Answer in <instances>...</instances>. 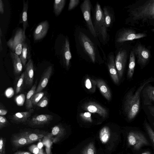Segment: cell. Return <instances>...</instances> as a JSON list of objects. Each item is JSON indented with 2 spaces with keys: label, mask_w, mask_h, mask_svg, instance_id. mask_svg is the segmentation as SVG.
Listing matches in <instances>:
<instances>
[{
  "label": "cell",
  "mask_w": 154,
  "mask_h": 154,
  "mask_svg": "<svg viewBox=\"0 0 154 154\" xmlns=\"http://www.w3.org/2000/svg\"><path fill=\"white\" fill-rule=\"evenodd\" d=\"M75 39L77 48L81 53V56L87 57L92 63H95L97 58L101 57L96 44L81 30L76 32Z\"/></svg>",
  "instance_id": "1"
},
{
  "label": "cell",
  "mask_w": 154,
  "mask_h": 154,
  "mask_svg": "<svg viewBox=\"0 0 154 154\" xmlns=\"http://www.w3.org/2000/svg\"><path fill=\"white\" fill-rule=\"evenodd\" d=\"M153 80L150 79L143 82L134 92L131 90L127 94L124 103V109L128 119H133L139 112L140 108V96L144 87L149 83Z\"/></svg>",
  "instance_id": "2"
},
{
  "label": "cell",
  "mask_w": 154,
  "mask_h": 154,
  "mask_svg": "<svg viewBox=\"0 0 154 154\" xmlns=\"http://www.w3.org/2000/svg\"><path fill=\"white\" fill-rule=\"evenodd\" d=\"M93 25L96 34L102 43L108 41V35L104 19L103 10L100 5L97 2L94 11Z\"/></svg>",
  "instance_id": "3"
},
{
  "label": "cell",
  "mask_w": 154,
  "mask_h": 154,
  "mask_svg": "<svg viewBox=\"0 0 154 154\" xmlns=\"http://www.w3.org/2000/svg\"><path fill=\"white\" fill-rule=\"evenodd\" d=\"M131 14L135 20H154V0L149 1L136 8L131 11Z\"/></svg>",
  "instance_id": "4"
},
{
  "label": "cell",
  "mask_w": 154,
  "mask_h": 154,
  "mask_svg": "<svg viewBox=\"0 0 154 154\" xmlns=\"http://www.w3.org/2000/svg\"><path fill=\"white\" fill-rule=\"evenodd\" d=\"M26 38L25 32L23 29L19 28L14 36L7 42V45L13 52L19 56L21 54Z\"/></svg>",
  "instance_id": "5"
},
{
  "label": "cell",
  "mask_w": 154,
  "mask_h": 154,
  "mask_svg": "<svg viewBox=\"0 0 154 154\" xmlns=\"http://www.w3.org/2000/svg\"><path fill=\"white\" fill-rule=\"evenodd\" d=\"M128 145L136 151L139 150L143 146L149 145L145 135L141 132L132 131L129 132L127 136Z\"/></svg>",
  "instance_id": "6"
},
{
  "label": "cell",
  "mask_w": 154,
  "mask_h": 154,
  "mask_svg": "<svg viewBox=\"0 0 154 154\" xmlns=\"http://www.w3.org/2000/svg\"><path fill=\"white\" fill-rule=\"evenodd\" d=\"M80 8L87 26L91 35L94 38L97 37L91 16V2L89 0H85L81 4Z\"/></svg>",
  "instance_id": "7"
},
{
  "label": "cell",
  "mask_w": 154,
  "mask_h": 154,
  "mask_svg": "<svg viewBox=\"0 0 154 154\" xmlns=\"http://www.w3.org/2000/svg\"><path fill=\"white\" fill-rule=\"evenodd\" d=\"M143 33H136L129 29H124L119 31L115 37V44H120L125 42L138 39L146 36Z\"/></svg>",
  "instance_id": "8"
},
{
  "label": "cell",
  "mask_w": 154,
  "mask_h": 154,
  "mask_svg": "<svg viewBox=\"0 0 154 154\" xmlns=\"http://www.w3.org/2000/svg\"><path fill=\"white\" fill-rule=\"evenodd\" d=\"M53 118V116L48 114L35 115L29 119L27 124L33 128L43 127L49 124Z\"/></svg>",
  "instance_id": "9"
},
{
  "label": "cell",
  "mask_w": 154,
  "mask_h": 154,
  "mask_svg": "<svg viewBox=\"0 0 154 154\" xmlns=\"http://www.w3.org/2000/svg\"><path fill=\"white\" fill-rule=\"evenodd\" d=\"M115 61L119 79L122 78L127 60V54L126 50L120 49L115 56Z\"/></svg>",
  "instance_id": "10"
},
{
  "label": "cell",
  "mask_w": 154,
  "mask_h": 154,
  "mask_svg": "<svg viewBox=\"0 0 154 154\" xmlns=\"http://www.w3.org/2000/svg\"><path fill=\"white\" fill-rule=\"evenodd\" d=\"M29 140L30 143L38 141L48 134L47 131L38 129L25 128L20 130V132Z\"/></svg>",
  "instance_id": "11"
},
{
  "label": "cell",
  "mask_w": 154,
  "mask_h": 154,
  "mask_svg": "<svg viewBox=\"0 0 154 154\" xmlns=\"http://www.w3.org/2000/svg\"><path fill=\"white\" fill-rule=\"evenodd\" d=\"M82 109L92 113H97L104 118L107 116L106 109L95 102L90 101L84 103L82 106Z\"/></svg>",
  "instance_id": "12"
},
{
  "label": "cell",
  "mask_w": 154,
  "mask_h": 154,
  "mask_svg": "<svg viewBox=\"0 0 154 154\" xmlns=\"http://www.w3.org/2000/svg\"><path fill=\"white\" fill-rule=\"evenodd\" d=\"M133 51L137 58L138 63L142 66L145 65L149 59V51L144 46L139 44Z\"/></svg>",
  "instance_id": "13"
},
{
  "label": "cell",
  "mask_w": 154,
  "mask_h": 154,
  "mask_svg": "<svg viewBox=\"0 0 154 154\" xmlns=\"http://www.w3.org/2000/svg\"><path fill=\"white\" fill-rule=\"evenodd\" d=\"M34 112V110L31 109L27 111L17 112L10 116L11 121L12 122L17 124H27Z\"/></svg>",
  "instance_id": "14"
},
{
  "label": "cell",
  "mask_w": 154,
  "mask_h": 154,
  "mask_svg": "<svg viewBox=\"0 0 154 154\" xmlns=\"http://www.w3.org/2000/svg\"><path fill=\"white\" fill-rule=\"evenodd\" d=\"M115 56L112 52H110L108 56L107 66L111 77L114 82L118 84L119 78L116 69L115 61Z\"/></svg>",
  "instance_id": "15"
},
{
  "label": "cell",
  "mask_w": 154,
  "mask_h": 154,
  "mask_svg": "<svg viewBox=\"0 0 154 154\" xmlns=\"http://www.w3.org/2000/svg\"><path fill=\"white\" fill-rule=\"evenodd\" d=\"M65 134V129L62 125L59 124L53 127L51 133H48L47 135L51 138L53 143H56L63 138Z\"/></svg>",
  "instance_id": "16"
},
{
  "label": "cell",
  "mask_w": 154,
  "mask_h": 154,
  "mask_svg": "<svg viewBox=\"0 0 154 154\" xmlns=\"http://www.w3.org/2000/svg\"><path fill=\"white\" fill-rule=\"evenodd\" d=\"M49 26V23L47 20L44 21L39 24L33 32L34 40L37 41L44 38L48 32Z\"/></svg>",
  "instance_id": "17"
},
{
  "label": "cell",
  "mask_w": 154,
  "mask_h": 154,
  "mask_svg": "<svg viewBox=\"0 0 154 154\" xmlns=\"http://www.w3.org/2000/svg\"><path fill=\"white\" fill-rule=\"evenodd\" d=\"M61 54L63 64L66 67L68 68L70 65L72 55L70 51L69 40L67 36L65 39L61 51Z\"/></svg>",
  "instance_id": "18"
},
{
  "label": "cell",
  "mask_w": 154,
  "mask_h": 154,
  "mask_svg": "<svg viewBox=\"0 0 154 154\" xmlns=\"http://www.w3.org/2000/svg\"><path fill=\"white\" fill-rule=\"evenodd\" d=\"M52 72L53 68L51 66H48L45 70L37 87L35 93L42 92L46 87Z\"/></svg>",
  "instance_id": "19"
},
{
  "label": "cell",
  "mask_w": 154,
  "mask_h": 154,
  "mask_svg": "<svg viewBox=\"0 0 154 154\" xmlns=\"http://www.w3.org/2000/svg\"><path fill=\"white\" fill-rule=\"evenodd\" d=\"M25 83L27 87H30L33 83L34 76V69L32 60L30 58L25 66L24 72Z\"/></svg>",
  "instance_id": "20"
},
{
  "label": "cell",
  "mask_w": 154,
  "mask_h": 154,
  "mask_svg": "<svg viewBox=\"0 0 154 154\" xmlns=\"http://www.w3.org/2000/svg\"><path fill=\"white\" fill-rule=\"evenodd\" d=\"M11 142L12 146L17 149L30 144L28 140L20 132L12 134Z\"/></svg>",
  "instance_id": "21"
},
{
  "label": "cell",
  "mask_w": 154,
  "mask_h": 154,
  "mask_svg": "<svg viewBox=\"0 0 154 154\" xmlns=\"http://www.w3.org/2000/svg\"><path fill=\"white\" fill-rule=\"evenodd\" d=\"M143 103L145 105H150L154 104V87L149 85L142 90Z\"/></svg>",
  "instance_id": "22"
},
{
  "label": "cell",
  "mask_w": 154,
  "mask_h": 154,
  "mask_svg": "<svg viewBox=\"0 0 154 154\" xmlns=\"http://www.w3.org/2000/svg\"><path fill=\"white\" fill-rule=\"evenodd\" d=\"M103 10L106 26L107 28H109L114 21V12L112 8L108 6H104Z\"/></svg>",
  "instance_id": "23"
},
{
  "label": "cell",
  "mask_w": 154,
  "mask_h": 154,
  "mask_svg": "<svg viewBox=\"0 0 154 154\" xmlns=\"http://www.w3.org/2000/svg\"><path fill=\"white\" fill-rule=\"evenodd\" d=\"M95 80L96 86L103 96L107 100H110L111 98L110 91L105 82L101 79Z\"/></svg>",
  "instance_id": "24"
},
{
  "label": "cell",
  "mask_w": 154,
  "mask_h": 154,
  "mask_svg": "<svg viewBox=\"0 0 154 154\" xmlns=\"http://www.w3.org/2000/svg\"><path fill=\"white\" fill-rule=\"evenodd\" d=\"M10 56L12 59L14 73L18 75L21 72L23 66L19 56L13 52H11Z\"/></svg>",
  "instance_id": "25"
},
{
  "label": "cell",
  "mask_w": 154,
  "mask_h": 154,
  "mask_svg": "<svg viewBox=\"0 0 154 154\" xmlns=\"http://www.w3.org/2000/svg\"><path fill=\"white\" fill-rule=\"evenodd\" d=\"M37 83V79L26 95L25 106L26 109L28 110L32 109L33 107L31 99L33 95L35 93Z\"/></svg>",
  "instance_id": "26"
},
{
  "label": "cell",
  "mask_w": 154,
  "mask_h": 154,
  "mask_svg": "<svg viewBox=\"0 0 154 154\" xmlns=\"http://www.w3.org/2000/svg\"><path fill=\"white\" fill-rule=\"evenodd\" d=\"M29 3L28 1L25 2L23 0V8L22 11V23H23V30L25 32V31L28 26L27 19V11L28 8Z\"/></svg>",
  "instance_id": "27"
},
{
  "label": "cell",
  "mask_w": 154,
  "mask_h": 154,
  "mask_svg": "<svg viewBox=\"0 0 154 154\" xmlns=\"http://www.w3.org/2000/svg\"><path fill=\"white\" fill-rule=\"evenodd\" d=\"M29 51V47L27 44L25 42L23 45L21 54L19 56L23 66H25L27 59L29 60L30 59Z\"/></svg>",
  "instance_id": "28"
},
{
  "label": "cell",
  "mask_w": 154,
  "mask_h": 154,
  "mask_svg": "<svg viewBox=\"0 0 154 154\" xmlns=\"http://www.w3.org/2000/svg\"><path fill=\"white\" fill-rule=\"evenodd\" d=\"M110 136V130L108 126H105L100 130L99 138L101 143L105 144L109 141Z\"/></svg>",
  "instance_id": "29"
},
{
  "label": "cell",
  "mask_w": 154,
  "mask_h": 154,
  "mask_svg": "<svg viewBox=\"0 0 154 154\" xmlns=\"http://www.w3.org/2000/svg\"><path fill=\"white\" fill-rule=\"evenodd\" d=\"M135 65V55L132 51H131L130 53L127 72V77L129 79H131L133 76Z\"/></svg>",
  "instance_id": "30"
},
{
  "label": "cell",
  "mask_w": 154,
  "mask_h": 154,
  "mask_svg": "<svg viewBox=\"0 0 154 154\" xmlns=\"http://www.w3.org/2000/svg\"><path fill=\"white\" fill-rule=\"evenodd\" d=\"M25 83V75L24 72L20 75L17 78L15 81V90L16 94L21 92L22 90Z\"/></svg>",
  "instance_id": "31"
},
{
  "label": "cell",
  "mask_w": 154,
  "mask_h": 154,
  "mask_svg": "<svg viewBox=\"0 0 154 154\" xmlns=\"http://www.w3.org/2000/svg\"><path fill=\"white\" fill-rule=\"evenodd\" d=\"M66 3V0H54V12L56 16H58L60 14Z\"/></svg>",
  "instance_id": "32"
},
{
  "label": "cell",
  "mask_w": 154,
  "mask_h": 154,
  "mask_svg": "<svg viewBox=\"0 0 154 154\" xmlns=\"http://www.w3.org/2000/svg\"><path fill=\"white\" fill-rule=\"evenodd\" d=\"M85 85L86 88L91 92H95L96 86L95 80L92 79L88 77L87 78L85 81Z\"/></svg>",
  "instance_id": "33"
},
{
  "label": "cell",
  "mask_w": 154,
  "mask_h": 154,
  "mask_svg": "<svg viewBox=\"0 0 154 154\" xmlns=\"http://www.w3.org/2000/svg\"><path fill=\"white\" fill-rule=\"evenodd\" d=\"M42 142L45 146L47 154H50L51 147L53 143L52 140L47 135L43 138Z\"/></svg>",
  "instance_id": "34"
},
{
  "label": "cell",
  "mask_w": 154,
  "mask_h": 154,
  "mask_svg": "<svg viewBox=\"0 0 154 154\" xmlns=\"http://www.w3.org/2000/svg\"><path fill=\"white\" fill-rule=\"evenodd\" d=\"M81 154H96L95 148L93 142L90 143L82 152Z\"/></svg>",
  "instance_id": "35"
},
{
  "label": "cell",
  "mask_w": 154,
  "mask_h": 154,
  "mask_svg": "<svg viewBox=\"0 0 154 154\" xmlns=\"http://www.w3.org/2000/svg\"><path fill=\"white\" fill-rule=\"evenodd\" d=\"M29 151L33 154H47L44 152L43 149L39 148L35 144H32L28 148Z\"/></svg>",
  "instance_id": "36"
},
{
  "label": "cell",
  "mask_w": 154,
  "mask_h": 154,
  "mask_svg": "<svg viewBox=\"0 0 154 154\" xmlns=\"http://www.w3.org/2000/svg\"><path fill=\"white\" fill-rule=\"evenodd\" d=\"M44 93L41 92L35 93L32 96L31 100L33 106L37 105L38 103L44 97Z\"/></svg>",
  "instance_id": "37"
},
{
  "label": "cell",
  "mask_w": 154,
  "mask_h": 154,
  "mask_svg": "<svg viewBox=\"0 0 154 154\" xmlns=\"http://www.w3.org/2000/svg\"><path fill=\"white\" fill-rule=\"evenodd\" d=\"M145 126L147 133L154 147V131L147 122L145 123Z\"/></svg>",
  "instance_id": "38"
},
{
  "label": "cell",
  "mask_w": 154,
  "mask_h": 154,
  "mask_svg": "<svg viewBox=\"0 0 154 154\" xmlns=\"http://www.w3.org/2000/svg\"><path fill=\"white\" fill-rule=\"evenodd\" d=\"M80 118L83 120L90 122H92L91 117V112H87L83 113H81L79 114Z\"/></svg>",
  "instance_id": "39"
},
{
  "label": "cell",
  "mask_w": 154,
  "mask_h": 154,
  "mask_svg": "<svg viewBox=\"0 0 154 154\" xmlns=\"http://www.w3.org/2000/svg\"><path fill=\"white\" fill-rule=\"evenodd\" d=\"M6 138L1 137L0 139V154H6Z\"/></svg>",
  "instance_id": "40"
},
{
  "label": "cell",
  "mask_w": 154,
  "mask_h": 154,
  "mask_svg": "<svg viewBox=\"0 0 154 154\" xmlns=\"http://www.w3.org/2000/svg\"><path fill=\"white\" fill-rule=\"evenodd\" d=\"M48 102V97L46 96H44L38 103L37 106L40 107H44L47 106Z\"/></svg>",
  "instance_id": "41"
},
{
  "label": "cell",
  "mask_w": 154,
  "mask_h": 154,
  "mask_svg": "<svg viewBox=\"0 0 154 154\" xmlns=\"http://www.w3.org/2000/svg\"><path fill=\"white\" fill-rule=\"evenodd\" d=\"M79 0H70L69 1L68 10L70 11L75 8L79 3Z\"/></svg>",
  "instance_id": "42"
},
{
  "label": "cell",
  "mask_w": 154,
  "mask_h": 154,
  "mask_svg": "<svg viewBox=\"0 0 154 154\" xmlns=\"http://www.w3.org/2000/svg\"><path fill=\"white\" fill-rule=\"evenodd\" d=\"M9 124L8 121L4 116H0V129L5 127Z\"/></svg>",
  "instance_id": "43"
},
{
  "label": "cell",
  "mask_w": 154,
  "mask_h": 154,
  "mask_svg": "<svg viewBox=\"0 0 154 154\" xmlns=\"http://www.w3.org/2000/svg\"><path fill=\"white\" fill-rule=\"evenodd\" d=\"M8 113V110L4 107L3 105L1 103L0 105V116H4Z\"/></svg>",
  "instance_id": "44"
},
{
  "label": "cell",
  "mask_w": 154,
  "mask_h": 154,
  "mask_svg": "<svg viewBox=\"0 0 154 154\" xmlns=\"http://www.w3.org/2000/svg\"><path fill=\"white\" fill-rule=\"evenodd\" d=\"M0 12L2 14L4 13V4L2 0H0Z\"/></svg>",
  "instance_id": "45"
},
{
  "label": "cell",
  "mask_w": 154,
  "mask_h": 154,
  "mask_svg": "<svg viewBox=\"0 0 154 154\" xmlns=\"http://www.w3.org/2000/svg\"><path fill=\"white\" fill-rule=\"evenodd\" d=\"M150 112L152 116H154V106H149L148 107Z\"/></svg>",
  "instance_id": "46"
},
{
  "label": "cell",
  "mask_w": 154,
  "mask_h": 154,
  "mask_svg": "<svg viewBox=\"0 0 154 154\" xmlns=\"http://www.w3.org/2000/svg\"><path fill=\"white\" fill-rule=\"evenodd\" d=\"M14 154H32L30 152L27 151H17L15 152Z\"/></svg>",
  "instance_id": "47"
},
{
  "label": "cell",
  "mask_w": 154,
  "mask_h": 154,
  "mask_svg": "<svg viewBox=\"0 0 154 154\" xmlns=\"http://www.w3.org/2000/svg\"><path fill=\"white\" fill-rule=\"evenodd\" d=\"M1 37H0V51L1 52L2 51V43L1 41Z\"/></svg>",
  "instance_id": "48"
},
{
  "label": "cell",
  "mask_w": 154,
  "mask_h": 154,
  "mask_svg": "<svg viewBox=\"0 0 154 154\" xmlns=\"http://www.w3.org/2000/svg\"><path fill=\"white\" fill-rule=\"evenodd\" d=\"M139 154H152L151 153V152L149 151H147L145 152Z\"/></svg>",
  "instance_id": "49"
},
{
  "label": "cell",
  "mask_w": 154,
  "mask_h": 154,
  "mask_svg": "<svg viewBox=\"0 0 154 154\" xmlns=\"http://www.w3.org/2000/svg\"><path fill=\"white\" fill-rule=\"evenodd\" d=\"M2 36V32L1 30V29L0 28V37H1Z\"/></svg>",
  "instance_id": "50"
},
{
  "label": "cell",
  "mask_w": 154,
  "mask_h": 154,
  "mask_svg": "<svg viewBox=\"0 0 154 154\" xmlns=\"http://www.w3.org/2000/svg\"><path fill=\"white\" fill-rule=\"evenodd\" d=\"M152 31H153V32H154V29H152Z\"/></svg>",
  "instance_id": "51"
},
{
  "label": "cell",
  "mask_w": 154,
  "mask_h": 154,
  "mask_svg": "<svg viewBox=\"0 0 154 154\" xmlns=\"http://www.w3.org/2000/svg\"><path fill=\"white\" fill-rule=\"evenodd\" d=\"M153 125L154 127V122L153 123Z\"/></svg>",
  "instance_id": "52"
},
{
  "label": "cell",
  "mask_w": 154,
  "mask_h": 154,
  "mask_svg": "<svg viewBox=\"0 0 154 154\" xmlns=\"http://www.w3.org/2000/svg\"><path fill=\"white\" fill-rule=\"evenodd\" d=\"M52 154V153L51 152V154Z\"/></svg>",
  "instance_id": "53"
},
{
  "label": "cell",
  "mask_w": 154,
  "mask_h": 154,
  "mask_svg": "<svg viewBox=\"0 0 154 154\" xmlns=\"http://www.w3.org/2000/svg\"><path fill=\"white\" fill-rule=\"evenodd\" d=\"M154 117V116H153Z\"/></svg>",
  "instance_id": "54"
}]
</instances>
